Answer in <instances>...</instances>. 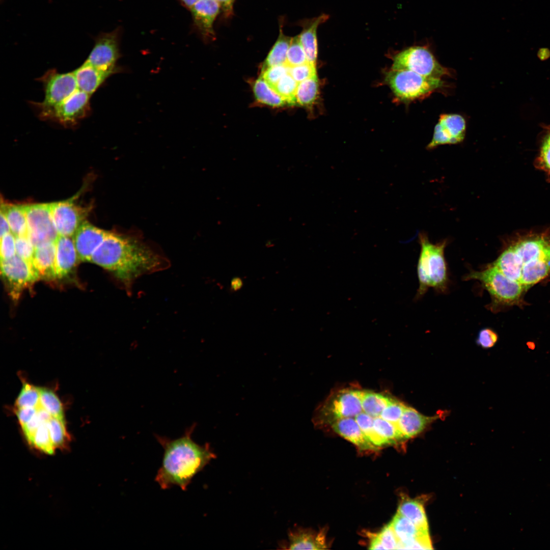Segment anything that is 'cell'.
<instances>
[{"mask_svg":"<svg viewBox=\"0 0 550 550\" xmlns=\"http://www.w3.org/2000/svg\"><path fill=\"white\" fill-rule=\"evenodd\" d=\"M317 75L298 84L296 94V105L310 106L316 100L318 94Z\"/></svg>","mask_w":550,"mask_h":550,"instance_id":"f546056e","label":"cell"},{"mask_svg":"<svg viewBox=\"0 0 550 550\" xmlns=\"http://www.w3.org/2000/svg\"><path fill=\"white\" fill-rule=\"evenodd\" d=\"M56 242L35 248L34 263L39 278H56Z\"/></svg>","mask_w":550,"mask_h":550,"instance_id":"cb8c5ba5","label":"cell"},{"mask_svg":"<svg viewBox=\"0 0 550 550\" xmlns=\"http://www.w3.org/2000/svg\"><path fill=\"white\" fill-rule=\"evenodd\" d=\"M291 39V37L285 35L280 29L278 39L265 60L261 71L271 66L285 64Z\"/></svg>","mask_w":550,"mask_h":550,"instance_id":"f1b7e54d","label":"cell"},{"mask_svg":"<svg viewBox=\"0 0 550 550\" xmlns=\"http://www.w3.org/2000/svg\"><path fill=\"white\" fill-rule=\"evenodd\" d=\"M92 262L111 272L129 290L140 276L162 270L168 261L135 236L109 232Z\"/></svg>","mask_w":550,"mask_h":550,"instance_id":"6da1fadb","label":"cell"},{"mask_svg":"<svg viewBox=\"0 0 550 550\" xmlns=\"http://www.w3.org/2000/svg\"><path fill=\"white\" fill-rule=\"evenodd\" d=\"M1 275L10 296L17 299L22 291L39 279L30 265L16 254L1 260Z\"/></svg>","mask_w":550,"mask_h":550,"instance_id":"7c38bea8","label":"cell"},{"mask_svg":"<svg viewBox=\"0 0 550 550\" xmlns=\"http://www.w3.org/2000/svg\"><path fill=\"white\" fill-rule=\"evenodd\" d=\"M120 57L119 33L116 30L95 38L93 47L84 62L99 69L118 73L122 69L117 65Z\"/></svg>","mask_w":550,"mask_h":550,"instance_id":"8fae6325","label":"cell"},{"mask_svg":"<svg viewBox=\"0 0 550 550\" xmlns=\"http://www.w3.org/2000/svg\"><path fill=\"white\" fill-rule=\"evenodd\" d=\"M328 17L327 14H322L318 17L306 20L302 24L303 29L298 37L309 63L316 64L318 54V27L325 22Z\"/></svg>","mask_w":550,"mask_h":550,"instance_id":"44dd1931","label":"cell"},{"mask_svg":"<svg viewBox=\"0 0 550 550\" xmlns=\"http://www.w3.org/2000/svg\"><path fill=\"white\" fill-rule=\"evenodd\" d=\"M288 549L321 550L326 548L325 533L317 534L309 531L297 530L289 534Z\"/></svg>","mask_w":550,"mask_h":550,"instance_id":"d4e9b609","label":"cell"},{"mask_svg":"<svg viewBox=\"0 0 550 550\" xmlns=\"http://www.w3.org/2000/svg\"><path fill=\"white\" fill-rule=\"evenodd\" d=\"M28 236L35 248L56 242L59 234L53 223L49 204L24 206Z\"/></svg>","mask_w":550,"mask_h":550,"instance_id":"30bf717a","label":"cell"},{"mask_svg":"<svg viewBox=\"0 0 550 550\" xmlns=\"http://www.w3.org/2000/svg\"><path fill=\"white\" fill-rule=\"evenodd\" d=\"M375 535L384 549H398L399 542L390 523Z\"/></svg>","mask_w":550,"mask_h":550,"instance_id":"ab89813d","label":"cell"},{"mask_svg":"<svg viewBox=\"0 0 550 550\" xmlns=\"http://www.w3.org/2000/svg\"><path fill=\"white\" fill-rule=\"evenodd\" d=\"M195 425L180 437L170 439L155 435L163 449L162 463L155 480L162 489L174 486L187 489L193 478L216 457L209 444L200 445L192 438Z\"/></svg>","mask_w":550,"mask_h":550,"instance_id":"7a4b0ae2","label":"cell"},{"mask_svg":"<svg viewBox=\"0 0 550 550\" xmlns=\"http://www.w3.org/2000/svg\"><path fill=\"white\" fill-rule=\"evenodd\" d=\"M392 69L409 70L423 76L442 78L450 76V70L442 66L430 49L425 45H415L397 53L393 58Z\"/></svg>","mask_w":550,"mask_h":550,"instance_id":"ba28073f","label":"cell"},{"mask_svg":"<svg viewBox=\"0 0 550 550\" xmlns=\"http://www.w3.org/2000/svg\"><path fill=\"white\" fill-rule=\"evenodd\" d=\"M51 438L57 450L64 448L69 440L64 419L52 417L48 421Z\"/></svg>","mask_w":550,"mask_h":550,"instance_id":"d6a6232c","label":"cell"},{"mask_svg":"<svg viewBox=\"0 0 550 550\" xmlns=\"http://www.w3.org/2000/svg\"><path fill=\"white\" fill-rule=\"evenodd\" d=\"M361 390L344 389L335 394L323 407L326 419L332 421L352 417L362 410Z\"/></svg>","mask_w":550,"mask_h":550,"instance_id":"9a60e30c","label":"cell"},{"mask_svg":"<svg viewBox=\"0 0 550 550\" xmlns=\"http://www.w3.org/2000/svg\"><path fill=\"white\" fill-rule=\"evenodd\" d=\"M465 131L466 121L463 116L456 114H442L427 149L431 150L440 145L461 143L464 139Z\"/></svg>","mask_w":550,"mask_h":550,"instance_id":"5bb4252c","label":"cell"},{"mask_svg":"<svg viewBox=\"0 0 550 550\" xmlns=\"http://www.w3.org/2000/svg\"><path fill=\"white\" fill-rule=\"evenodd\" d=\"M437 418L436 416H424L414 408L406 406L397 426L405 439L418 435Z\"/></svg>","mask_w":550,"mask_h":550,"instance_id":"603a6c76","label":"cell"},{"mask_svg":"<svg viewBox=\"0 0 550 550\" xmlns=\"http://www.w3.org/2000/svg\"><path fill=\"white\" fill-rule=\"evenodd\" d=\"M386 79L395 96L406 102L423 99L446 86L442 78L423 76L409 70L392 69Z\"/></svg>","mask_w":550,"mask_h":550,"instance_id":"8992f818","label":"cell"},{"mask_svg":"<svg viewBox=\"0 0 550 550\" xmlns=\"http://www.w3.org/2000/svg\"><path fill=\"white\" fill-rule=\"evenodd\" d=\"M49 206L59 235L68 237L74 235L88 212L72 200L49 203Z\"/></svg>","mask_w":550,"mask_h":550,"instance_id":"4fadbf2b","label":"cell"},{"mask_svg":"<svg viewBox=\"0 0 550 550\" xmlns=\"http://www.w3.org/2000/svg\"><path fill=\"white\" fill-rule=\"evenodd\" d=\"M520 272L519 283L525 290L550 273V241L542 236L520 240L510 245Z\"/></svg>","mask_w":550,"mask_h":550,"instance_id":"277c9868","label":"cell"},{"mask_svg":"<svg viewBox=\"0 0 550 550\" xmlns=\"http://www.w3.org/2000/svg\"><path fill=\"white\" fill-rule=\"evenodd\" d=\"M498 339V335L493 329L486 327L479 332L476 343L483 348H490L495 345Z\"/></svg>","mask_w":550,"mask_h":550,"instance_id":"b9f144b4","label":"cell"},{"mask_svg":"<svg viewBox=\"0 0 550 550\" xmlns=\"http://www.w3.org/2000/svg\"><path fill=\"white\" fill-rule=\"evenodd\" d=\"M15 239L16 254L25 260L38 276L34 263L35 247L28 236H15Z\"/></svg>","mask_w":550,"mask_h":550,"instance_id":"e575fe53","label":"cell"},{"mask_svg":"<svg viewBox=\"0 0 550 550\" xmlns=\"http://www.w3.org/2000/svg\"><path fill=\"white\" fill-rule=\"evenodd\" d=\"M288 69L285 64L271 66L261 71V78L272 88L288 73Z\"/></svg>","mask_w":550,"mask_h":550,"instance_id":"74e56055","label":"cell"},{"mask_svg":"<svg viewBox=\"0 0 550 550\" xmlns=\"http://www.w3.org/2000/svg\"><path fill=\"white\" fill-rule=\"evenodd\" d=\"M220 7L216 0H198L190 9L195 24L204 35H213V22Z\"/></svg>","mask_w":550,"mask_h":550,"instance_id":"d6986e66","label":"cell"},{"mask_svg":"<svg viewBox=\"0 0 550 550\" xmlns=\"http://www.w3.org/2000/svg\"><path fill=\"white\" fill-rule=\"evenodd\" d=\"M253 91L256 100L262 104L273 107L288 105L286 101L261 77L254 82Z\"/></svg>","mask_w":550,"mask_h":550,"instance_id":"83f0119b","label":"cell"},{"mask_svg":"<svg viewBox=\"0 0 550 550\" xmlns=\"http://www.w3.org/2000/svg\"><path fill=\"white\" fill-rule=\"evenodd\" d=\"M225 13L231 12L233 4L235 0H216Z\"/></svg>","mask_w":550,"mask_h":550,"instance_id":"f6af8a7d","label":"cell"},{"mask_svg":"<svg viewBox=\"0 0 550 550\" xmlns=\"http://www.w3.org/2000/svg\"><path fill=\"white\" fill-rule=\"evenodd\" d=\"M40 405L55 418L64 419L63 406L60 399L52 391L39 388Z\"/></svg>","mask_w":550,"mask_h":550,"instance_id":"4dcf8cb0","label":"cell"},{"mask_svg":"<svg viewBox=\"0 0 550 550\" xmlns=\"http://www.w3.org/2000/svg\"><path fill=\"white\" fill-rule=\"evenodd\" d=\"M397 513L408 518L417 527L428 530L426 513L421 503L407 498H403L400 502Z\"/></svg>","mask_w":550,"mask_h":550,"instance_id":"4316f807","label":"cell"},{"mask_svg":"<svg viewBox=\"0 0 550 550\" xmlns=\"http://www.w3.org/2000/svg\"><path fill=\"white\" fill-rule=\"evenodd\" d=\"M52 417L50 414L39 406L38 410L33 418L26 424L21 426L24 435L29 443L32 438L39 426L43 423L48 422Z\"/></svg>","mask_w":550,"mask_h":550,"instance_id":"8d00e7d4","label":"cell"},{"mask_svg":"<svg viewBox=\"0 0 550 550\" xmlns=\"http://www.w3.org/2000/svg\"><path fill=\"white\" fill-rule=\"evenodd\" d=\"M463 280H477L481 283L490 295L491 302L488 307L492 311L500 306L517 302L525 290L520 284L507 277L491 264L480 271H470Z\"/></svg>","mask_w":550,"mask_h":550,"instance_id":"5b68a950","label":"cell"},{"mask_svg":"<svg viewBox=\"0 0 550 550\" xmlns=\"http://www.w3.org/2000/svg\"><path fill=\"white\" fill-rule=\"evenodd\" d=\"M307 62V57L299 41L298 35L292 38L287 51L285 64L290 67L301 65Z\"/></svg>","mask_w":550,"mask_h":550,"instance_id":"d590c367","label":"cell"},{"mask_svg":"<svg viewBox=\"0 0 550 550\" xmlns=\"http://www.w3.org/2000/svg\"><path fill=\"white\" fill-rule=\"evenodd\" d=\"M390 524L399 542L398 549H406L415 540L429 536L428 530L417 527L408 518L397 512Z\"/></svg>","mask_w":550,"mask_h":550,"instance_id":"7402d4cb","label":"cell"},{"mask_svg":"<svg viewBox=\"0 0 550 550\" xmlns=\"http://www.w3.org/2000/svg\"><path fill=\"white\" fill-rule=\"evenodd\" d=\"M1 237L11 232L8 222L3 213L1 211Z\"/></svg>","mask_w":550,"mask_h":550,"instance_id":"ee69618b","label":"cell"},{"mask_svg":"<svg viewBox=\"0 0 550 550\" xmlns=\"http://www.w3.org/2000/svg\"><path fill=\"white\" fill-rule=\"evenodd\" d=\"M91 95L78 89L39 119L56 123L66 128H76L91 114Z\"/></svg>","mask_w":550,"mask_h":550,"instance_id":"9c48e42d","label":"cell"},{"mask_svg":"<svg viewBox=\"0 0 550 550\" xmlns=\"http://www.w3.org/2000/svg\"><path fill=\"white\" fill-rule=\"evenodd\" d=\"M41 82L44 93L41 102L29 101L38 118L60 104L78 88L73 71L60 73L54 68L46 71L36 79Z\"/></svg>","mask_w":550,"mask_h":550,"instance_id":"52a82bcc","label":"cell"},{"mask_svg":"<svg viewBox=\"0 0 550 550\" xmlns=\"http://www.w3.org/2000/svg\"><path fill=\"white\" fill-rule=\"evenodd\" d=\"M298 84L288 73L272 89L286 101L288 105H296L295 94Z\"/></svg>","mask_w":550,"mask_h":550,"instance_id":"1f68e13d","label":"cell"},{"mask_svg":"<svg viewBox=\"0 0 550 550\" xmlns=\"http://www.w3.org/2000/svg\"><path fill=\"white\" fill-rule=\"evenodd\" d=\"M15 236L28 235V226L24 205L2 204L1 210Z\"/></svg>","mask_w":550,"mask_h":550,"instance_id":"484cf974","label":"cell"},{"mask_svg":"<svg viewBox=\"0 0 550 550\" xmlns=\"http://www.w3.org/2000/svg\"><path fill=\"white\" fill-rule=\"evenodd\" d=\"M39 401V388L24 383L16 399L15 405L17 408L37 407Z\"/></svg>","mask_w":550,"mask_h":550,"instance_id":"836d02e7","label":"cell"},{"mask_svg":"<svg viewBox=\"0 0 550 550\" xmlns=\"http://www.w3.org/2000/svg\"><path fill=\"white\" fill-rule=\"evenodd\" d=\"M242 281L240 278H234L231 282V289L234 291H237L242 287Z\"/></svg>","mask_w":550,"mask_h":550,"instance_id":"bcb514c9","label":"cell"},{"mask_svg":"<svg viewBox=\"0 0 550 550\" xmlns=\"http://www.w3.org/2000/svg\"><path fill=\"white\" fill-rule=\"evenodd\" d=\"M15 255V236L10 232L1 237V260L11 258Z\"/></svg>","mask_w":550,"mask_h":550,"instance_id":"60d3db41","label":"cell"},{"mask_svg":"<svg viewBox=\"0 0 550 550\" xmlns=\"http://www.w3.org/2000/svg\"><path fill=\"white\" fill-rule=\"evenodd\" d=\"M73 72L78 88L91 96L109 77L117 73L99 69L85 62Z\"/></svg>","mask_w":550,"mask_h":550,"instance_id":"e0dca14e","label":"cell"},{"mask_svg":"<svg viewBox=\"0 0 550 550\" xmlns=\"http://www.w3.org/2000/svg\"><path fill=\"white\" fill-rule=\"evenodd\" d=\"M56 278L61 279L72 271L79 258L70 237L59 235L56 241Z\"/></svg>","mask_w":550,"mask_h":550,"instance_id":"ac0fdd59","label":"cell"},{"mask_svg":"<svg viewBox=\"0 0 550 550\" xmlns=\"http://www.w3.org/2000/svg\"><path fill=\"white\" fill-rule=\"evenodd\" d=\"M198 0H181L184 5L189 9H191Z\"/></svg>","mask_w":550,"mask_h":550,"instance_id":"7dc6e473","label":"cell"},{"mask_svg":"<svg viewBox=\"0 0 550 550\" xmlns=\"http://www.w3.org/2000/svg\"><path fill=\"white\" fill-rule=\"evenodd\" d=\"M419 241L421 250L417 269L419 285L416 298L423 296L430 288L440 293L446 292L449 277L445 250L448 240L433 243L426 234L420 233Z\"/></svg>","mask_w":550,"mask_h":550,"instance_id":"3957f363","label":"cell"},{"mask_svg":"<svg viewBox=\"0 0 550 550\" xmlns=\"http://www.w3.org/2000/svg\"><path fill=\"white\" fill-rule=\"evenodd\" d=\"M39 406L17 408L16 414L21 426L26 424L33 418L38 410Z\"/></svg>","mask_w":550,"mask_h":550,"instance_id":"7bdbcfd3","label":"cell"},{"mask_svg":"<svg viewBox=\"0 0 550 550\" xmlns=\"http://www.w3.org/2000/svg\"><path fill=\"white\" fill-rule=\"evenodd\" d=\"M335 432L363 450L377 448L362 432L355 420L351 417L335 420L330 423Z\"/></svg>","mask_w":550,"mask_h":550,"instance_id":"ffe728a7","label":"cell"},{"mask_svg":"<svg viewBox=\"0 0 550 550\" xmlns=\"http://www.w3.org/2000/svg\"><path fill=\"white\" fill-rule=\"evenodd\" d=\"M316 64L308 62L297 66L289 67L288 73L298 83L316 76Z\"/></svg>","mask_w":550,"mask_h":550,"instance_id":"f35d334b","label":"cell"},{"mask_svg":"<svg viewBox=\"0 0 550 550\" xmlns=\"http://www.w3.org/2000/svg\"><path fill=\"white\" fill-rule=\"evenodd\" d=\"M108 233L84 221L72 237L79 259L91 261L94 252Z\"/></svg>","mask_w":550,"mask_h":550,"instance_id":"2e32d148","label":"cell"}]
</instances>
